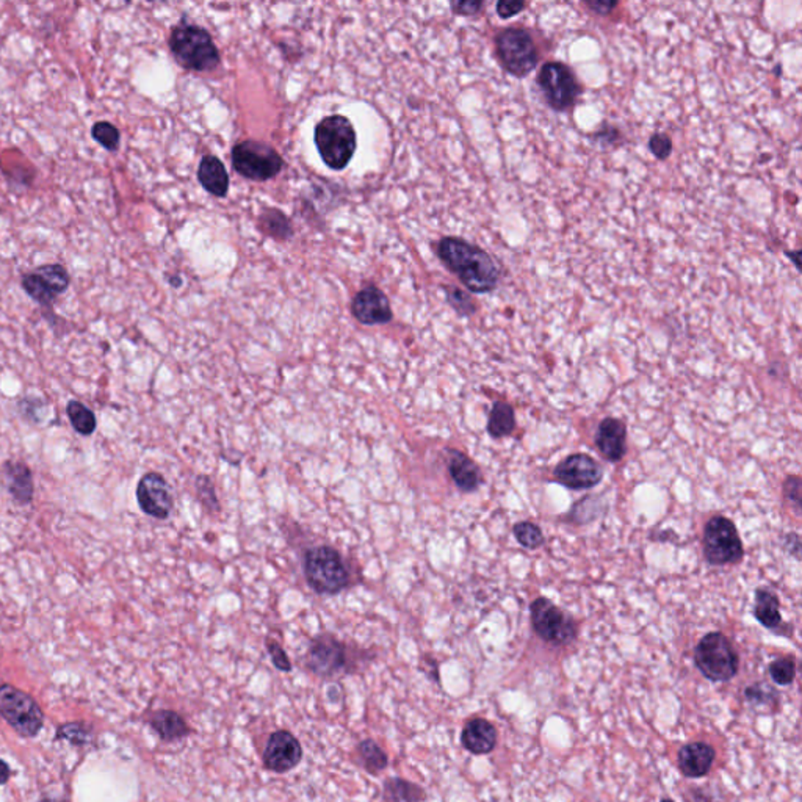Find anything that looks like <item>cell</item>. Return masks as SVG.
I'll list each match as a JSON object with an SVG mask.
<instances>
[{
  "mask_svg": "<svg viewBox=\"0 0 802 802\" xmlns=\"http://www.w3.org/2000/svg\"><path fill=\"white\" fill-rule=\"evenodd\" d=\"M436 253L467 291L483 295L497 289L500 266L483 248L458 237H444Z\"/></svg>",
  "mask_w": 802,
  "mask_h": 802,
  "instance_id": "cell-1",
  "label": "cell"
},
{
  "mask_svg": "<svg viewBox=\"0 0 802 802\" xmlns=\"http://www.w3.org/2000/svg\"><path fill=\"white\" fill-rule=\"evenodd\" d=\"M168 45L176 61L188 71H214L220 65V53L210 33L196 24L179 22L171 30Z\"/></svg>",
  "mask_w": 802,
  "mask_h": 802,
  "instance_id": "cell-2",
  "label": "cell"
},
{
  "mask_svg": "<svg viewBox=\"0 0 802 802\" xmlns=\"http://www.w3.org/2000/svg\"><path fill=\"white\" fill-rule=\"evenodd\" d=\"M303 570L306 582L317 594H339L348 588L351 582L342 555L330 545H317L306 550Z\"/></svg>",
  "mask_w": 802,
  "mask_h": 802,
  "instance_id": "cell-3",
  "label": "cell"
},
{
  "mask_svg": "<svg viewBox=\"0 0 802 802\" xmlns=\"http://www.w3.org/2000/svg\"><path fill=\"white\" fill-rule=\"evenodd\" d=\"M315 146L328 168H347L357 148L356 130L348 118L342 115L326 117L315 127Z\"/></svg>",
  "mask_w": 802,
  "mask_h": 802,
  "instance_id": "cell-4",
  "label": "cell"
},
{
  "mask_svg": "<svg viewBox=\"0 0 802 802\" xmlns=\"http://www.w3.org/2000/svg\"><path fill=\"white\" fill-rule=\"evenodd\" d=\"M495 55L506 72L524 78L536 70L539 53L535 39L522 27H506L495 35Z\"/></svg>",
  "mask_w": 802,
  "mask_h": 802,
  "instance_id": "cell-5",
  "label": "cell"
},
{
  "mask_svg": "<svg viewBox=\"0 0 802 802\" xmlns=\"http://www.w3.org/2000/svg\"><path fill=\"white\" fill-rule=\"evenodd\" d=\"M694 663L710 682H729L738 673L740 659L731 640L721 632H710L699 640Z\"/></svg>",
  "mask_w": 802,
  "mask_h": 802,
  "instance_id": "cell-6",
  "label": "cell"
},
{
  "mask_svg": "<svg viewBox=\"0 0 802 802\" xmlns=\"http://www.w3.org/2000/svg\"><path fill=\"white\" fill-rule=\"evenodd\" d=\"M702 550L707 563L712 566L740 563L744 557L743 541L733 520L725 516H713L704 528Z\"/></svg>",
  "mask_w": 802,
  "mask_h": 802,
  "instance_id": "cell-7",
  "label": "cell"
},
{
  "mask_svg": "<svg viewBox=\"0 0 802 802\" xmlns=\"http://www.w3.org/2000/svg\"><path fill=\"white\" fill-rule=\"evenodd\" d=\"M233 165L240 176L262 182L278 176L284 167V160L270 144L246 140L233 146Z\"/></svg>",
  "mask_w": 802,
  "mask_h": 802,
  "instance_id": "cell-8",
  "label": "cell"
},
{
  "mask_svg": "<svg viewBox=\"0 0 802 802\" xmlns=\"http://www.w3.org/2000/svg\"><path fill=\"white\" fill-rule=\"evenodd\" d=\"M545 102L555 111L569 110L582 94V85L574 71L561 61H547L541 66L536 78Z\"/></svg>",
  "mask_w": 802,
  "mask_h": 802,
  "instance_id": "cell-9",
  "label": "cell"
},
{
  "mask_svg": "<svg viewBox=\"0 0 802 802\" xmlns=\"http://www.w3.org/2000/svg\"><path fill=\"white\" fill-rule=\"evenodd\" d=\"M535 634L552 646H568L577 638L576 621L547 597H537L530 607Z\"/></svg>",
  "mask_w": 802,
  "mask_h": 802,
  "instance_id": "cell-10",
  "label": "cell"
},
{
  "mask_svg": "<svg viewBox=\"0 0 802 802\" xmlns=\"http://www.w3.org/2000/svg\"><path fill=\"white\" fill-rule=\"evenodd\" d=\"M0 715L26 738L37 737L45 721L38 704L27 692L8 683L0 686Z\"/></svg>",
  "mask_w": 802,
  "mask_h": 802,
  "instance_id": "cell-11",
  "label": "cell"
},
{
  "mask_svg": "<svg viewBox=\"0 0 802 802\" xmlns=\"http://www.w3.org/2000/svg\"><path fill=\"white\" fill-rule=\"evenodd\" d=\"M305 665L312 674L322 679H332L349 673L348 647L334 634H318L309 644Z\"/></svg>",
  "mask_w": 802,
  "mask_h": 802,
  "instance_id": "cell-12",
  "label": "cell"
},
{
  "mask_svg": "<svg viewBox=\"0 0 802 802\" xmlns=\"http://www.w3.org/2000/svg\"><path fill=\"white\" fill-rule=\"evenodd\" d=\"M70 284V273L61 264L38 266L20 279V285L27 295L45 309H53L55 299L68 291Z\"/></svg>",
  "mask_w": 802,
  "mask_h": 802,
  "instance_id": "cell-13",
  "label": "cell"
},
{
  "mask_svg": "<svg viewBox=\"0 0 802 802\" xmlns=\"http://www.w3.org/2000/svg\"><path fill=\"white\" fill-rule=\"evenodd\" d=\"M560 485L572 491H588L602 483L603 469L586 454H569L553 471Z\"/></svg>",
  "mask_w": 802,
  "mask_h": 802,
  "instance_id": "cell-14",
  "label": "cell"
},
{
  "mask_svg": "<svg viewBox=\"0 0 802 802\" xmlns=\"http://www.w3.org/2000/svg\"><path fill=\"white\" fill-rule=\"evenodd\" d=\"M136 502L144 514L159 520L168 519L175 506V498L168 481L159 472L143 475L136 485Z\"/></svg>",
  "mask_w": 802,
  "mask_h": 802,
  "instance_id": "cell-15",
  "label": "cell"
},
{
  "mask_svg": "<svg viewBox=\"0 0 802 802\" xmlns=\"http://www.w3.org/2000/svg\"><path fill=\"white\" fill-rule=\"evenodd\" d=\"M303 760V746L289 731L273 732L264 750V765L272 773H287L297 768Z\"/></svg>",
  "mask_w": 802,
  "mask_h": 802,
  "instance_id": "cell-16",
  "label": "cell"
},
{
  "mask_svg": "<svg viewBox=\"0 0 802 802\" xmlns=\"http://www.w3.org/2000/svg\"><path fill=\"white\" fill-rule=\"evenodd\" d=\"M351 312L359 323L367 326L390 323L394 318L388 297L375 285L357 291L356 297L353 298Z\"/></svg>",
  "mask_w": 802,
  "mask_h": 802,
  "instance_id": "cell-17",
  "label": "cell"
},
{
  "mask_svg": "<svg viewBox=\"0 0 802 802\" xmlns=\"http://www.w3.org/2000/svg\"><path fill=\"white\" fill-rule=\"evenodd\" d=\"M627 428L621 419L605 417L595 431V446L609 462H619L626 456Z\"/></svg>",
  "mask_w": 802,
  "mask_h": 802,
  "instance_id": "cell-18",
  "label": "cell"
},
{
  "mask_svg": "<svg viewBox=\"0 0 802 802\" xmlns=\"http://www.w3.org/2000/svg\"><path fill=\"white\" fill-rule=\"evenodd\" d=\"M446 469L461 492L472 494L483 485V473L477 462L456 448L446 450Z\"/></svg>",
  "mask_w": 802,
  "mask_h": 802,
  "instance_id": "cell-19",
  "label": "cell"
},
{
  "mask_svg": "<svg viewBox=\"0 0 802 802\" xmlns=\"http://www.w3.org/2000/svg\"><path fill=\"white\" fill-rule=\"evenodd\" d=\"M2 479L8 494L16 503L29 505L35 495V483L30 467L22 461H7L2 467Z\"/></svg>",
  "mask_w": 802,
  "mask_h": 802,
  "instance_id": "cell-20",
  "label": "cell"
},
{
  "mask_svg": "<svg viewBox=\"0 0 802 802\" xmlns=\"http://www.w3.org/2000/svg\"><path fill=\"white\" fill-rule=\"evenodd\" d=\"M716 752L710 744L702 741L688 743L679 750V768L690 779L704 777L712 770Z\"/></svg>",
  "mask_w": 802,
  "mask_h": 802,
  "instance_id": "cell-21",
  "label": "cell"
},
{
  "mask_svg": "<svg viewBox=\"0 0 802 802\" xmlns=\"http://www.w3.org/2000/svg\"><path fill=\"white\" fill-rule=\"evenodd\" d=\"M461 743L475 756L491 754L497 744V729L487 719H471L462 729Z\"/></svg>",
  "mask_w": 802,
  "mask_h": 802,
  "instance_id": "cell-22",
  "label": "cell"
},
{
  "mask_svg": "<svg viewBox=\"0 0 802 802\" xmlns=\"http://www.w3.org/2000/svg\"><path fill=\"white\" fill-rule=\"evenodd\" d=\"M198 179L209 193L218 198L226 196L229 190V176L218 157L206 156L200 160Z\"/></svg>",
  "mask_w": 802,
  "mask_h": 802,
  "instance_id": "cell-23",
  "label": "cell"
},
{
  "mask_svg": "<svg viewBox=\"0 0 802 802\" xmlns=\"http://www.w3.org/2000/svg\"><path fill=\"white\" fill-rule=\"evenodd\" d=\"M151 727L163 741H179L192 733L185 718L173 710H159L151 716Z\"/></svg>",
  "mask_w": 802,
  "mask_h": 802,
  "instance_id": "cell-24",
  "label": "cell"
},
{
  "mask_svg": "<svg viewBox=\"0 0 802 802\" xmlns=\"http://www.w3.org/2000/svg\"><path fill=\"white\" fill-rule=\"evenodd\" d=\"M754 616L765 628H770V630H776L782 624L781 602H779L776 593H773L768 588H758L756 591Z\"/></svg>",
  "mask_w": 802,
  "mask_h": 802,
  "instance_id": "cell-25",
  "label": "cell"
},
{
  "mask_svg": "<svg viewBox=\"0 0 802 802\" xmlns=\"http://www.w3.org/2000/svg\"><path fill=\"white\" fill-rule=\"evenodd\" d=\"M382 798L386 802H421L427 799V791L406 779L389 777L382 785Z\"/></svg>",
  "mask_w": 802,
  "mask_h": 802,
  "instance_id": "cell-26",
  "label": "cell"
},
{
  "mask_svg": "<svg viewBox=\"0 0 802 802\" xmlns=\"http://www.w3.org/2000/svg\"><path fill=\"white\" fill-rule=\"evenodd\" d=\"M514 430H516V413H514V408L506 401H495L492 405L491 413H489V421H487L486 431L494 439H502V438H506V436H511Z\"/></svg>",
  "mask_w": 802,
  "mask_h": 802,
  "instance_id": "cell-27",
  "label": "cell"
},
{
  "mask_svg": "<svg viewBox=\"0 0 802 802\" xmlns=\"http://www.w3.org/2000/svg\"><path fill=\"white\" fill-rule=\"evenodd\" d=\"M357 757L364 770L372 776H380L388 768L389 757L381 746L375 740L367 738L357 744Z\"/></svg>",
  "mask_w": 802,
  "mask_h": 802,
  "instance_id": "cell-28",
  "label": "cell"
},
{
  "mask_svg": "<svg viewBox=\"0 0 802 802\" xmlns=\"http://www.w3.org/2000/svg\"><path fill=\"white\" fill-rule=\"evenodd\" d=\"M66 414H68V419L71 421V427L80 436H91L96 431V414L82 401H70L66 405Z\"/></svg>",
  "mask_w": 802,
  "mask_h": 802,
  "instance_id": "cell-29",
  "label": "cell"
},
{
  "mask_svg": "<svg viewBox=\"0 0 802 802\" xmlns=\"http://www.w3.org/2000/svg\"><path fill=\"white\" fill-rule=\"evenodd\" d=\"M259 229L262 233L276 240L291 239V221L285 217L284 212L278 209H266L259 217Z\"/></svg>",
  "mask_w": 802,
  "mask_h": 802,
  "instance_id": "cell-30",
  "label": "cell"
},
{
  "mask_svg": "<svg viewBox=\"0 0 802 802\" xmlns=\"http://www.w3.org/2000/svg\"><path fill=\"white\" fill-rule=\"evenodd\" d=\"M512 535L524 549L536 550L544 544V533L536 524L522 520L512 527Z\"/></svg>",
  "mask_w": 802,
  "mask_h": 802,
  "instance_id": "cell-31",
  "label": "cell"
},
{
  "mask_svg": "<svg viewBox=\"0 0 802 802\" xmlns=\"http://www.w3.org/2000/svg\"><path fill=\"white\" fill-rule=\"evenodd\" d=\"M91 136L107 151H117L121 142V132L115 124L109 121H97L91 129Z\"/></svg>",
  "mask_w": 802,
  "mask_h": 802,
  "instance_id": "cell-32",
  "label": "cell"
},
{
  "mask_svg": "<svg viewBox=\"0 0 802 802\" xmlns=\"http://www.w3.org/2000/svg\"><path fill=\"white\" fill-rule=\"evenodd\" d=\"M770 675L774 683L781 686L791 685L796 677V661L793 657L777 659L770 665Z\"/></svg>",
  "mask_w": 802,
  "mask_h": 802,
  "instance_id": "cell-33",
  "label": "cell"
},
{
  "mask_svg": "<svg viewBox=\"0 0 802 802\" xmlns=\"http://www.w3.org/2000/svg\"><path fill=\"white\" fill-rule=\"evenodd\" d=\"M194 486H196V494H198V498H200L202 506L209 512L220 511V502H218V497H217L212 479H209L208 475H200L196 479Z\"/></svg>",
  "mask_w": 802,
  "mask_h": 802,
  "instance_id": "cell-34",
  "label": "cell"
},
{
  "mask_svg": "<svg viewBox=\"0 0 802 802\" xmlns=\"http://www.w3.org/2000/svg\"><path fill=\"white\" fill-rule=\"evenodd\" d=\"M446 299L454 311L458 312L462 317H471L477 311V306L473 303L472 298L467 295L466 291H460L456 287H446Z\"/></svg>",
  "mask_w": 802,
  "mask_h": 802,
  "instance_id": "cell-35",
  "label": "cell"
},
{
  "mask_svg": "<svg viewBox=\"0 0 802 802\" xmlns=\"http://www.w3.org/2000/svg\"><path fill=\"white\" fill-rule=\"evenodd\" d=\"M744 696L749 700L750 704L760 706V704H766V702H774L777 699V692L768 683L758 682L756 685L748 686Z\"/></svg>",
  "mask_w": 802,
  "mask_h": 802,
  "instance_id": "cell-36",
  "label": "cell"
},
{
  "mask_svg": "<svg viewBox=\"0 0 802 802\" xmlns=\"http://www.w3.org/2000/svg\"><path fill=\"white\" fill-rule=\"evenodd\" d=\"M266 646L274 667L279 669V671H282V673H291L293 667H291V659L285 652L284 647L281 646L278 641L273 640V638H266Z\"/></svg>",
  "mask_w": 802,
  "mask_h": 802,
  "instance_id": "cell-37",
  "label": "cell"
},
{
  "mask_svg": "<svg viewBox=\"0 0 802 802\" xmlns=\"http://www.w3.org/2000/svg\"><path fill=\"white\" fill-rule=\"evenodd\" d=\"M649 151L659 160H667L673 154V140L663 132H657L649 138Z\"/></svg>",
  "mask_w": 802,
  "mask_h": 802,
  "instance_id": "cell-38",
  "label": "cell"
},
{
  "mask_svg": "<svg viewBox=\"0 0 802 802\" xmlns=\"http://www.w3.org/2000/svg\"><path fill=\"white\" fill-rule=\"evenodd\" d=\"M593 140L599 143L602 148H613V146H618L624 140V135H622L621 130L618 129V127L605 124L603 127L595 132L594 135H593Z\"/></svg>",
  "mask_w": 802,
  "mask_h": 802,
  "instance_id": "cell-39",
  "label": "cell"
},
{
  "mask_svg": "<svg viewBox=\"0 0 802 802\" xmlns=\"http://www.w3.org/2000/svg\"><path fill=\"white\" fill-rule=\"evenodd\" d=\"M801 479L798 475H790L783 481V495L793 503L796 511L801 510Z\"/></svg>",
  "mask_w": 802,
  "mask_h": 802,
  "instance_id": "cell-40",
  "label": "cell"
},
{
  "mask_svg": "<svg viewBox=\"0 0 802 802\" xmlns=\"http://www.w3.org/2000/svg\"><path fill=\"white\" fill-rule=\"evenodd\" d=\"M525 7H527L525 2H519V0H500V2H497V5H495V10H497L498 18H500V20H511L514 16H518L519 13H522Z\"/></svg>",
  "mask_w": 802,
  "mask_h": 802,
  "instance_id": "cell-41",
  "label": "cell"
},
{
  "mask_svg": "<svg viewBox=\"0 0 802 802\" xmlns=\"http://www.w3.org/2000/svg\"><path fill=\"white\" fill-rule=\"evenodd\" d=\"M483 7H485V4L479 0H462V2L452 4L454 13L460 14V16H475L483 10Z\"/></svg>",
  "mask_w": 802,
  "mask_h": 802,
  "instance_id": "cell-42",
  "label": "cell"
},
{
  "mask_svg": "<svg viewBox=\"0 0 802 802\" xmlns=\"http://www.w3.org/2000/svg\"><path fill=\"white\" fill-rule=\"evenodd\" d=\"M585 5L593 13L599 14V16H609L615 12L616 8L619 7L618 2H610V0H589V2H585Z\"/></svg>",
  "mask_w": 802,
  "mask_h": 802,
  "instance_id": "cell-43",
  "label": "cell"
},
{
  "mask_svg": "<svg viewBox=\"0 0 802 802\" xmlns=\"http://www.w3.org/2000/svg\"><path fill=\"white\" fill-rule=\"evenodd\" d=\"M84 732V727H80L78 724H68L60 729L59 735L71 740L72 743H80V741H85Z\"/></svg>",
  "mask_w": 802,
  "mask_h": 802,
  "instance_id": "cell-44",
  "label": "cell"
},
{
  "mask_svg": "<svg viewBox=\"0 0 802 802\" xmlns=\"http://www.w3.org/2000/svg\"><path fill=\"white\" fill-rule=\"evenodd\" d=\"M12 776V770L4 760H0V785L8 782V779Z\"/></svg>",
  "mask_w": 802,
  "mask_h": 802,
  "instance_id": "cell-45",
  "label": "cell"
},
{
  "mask_svg": "<svg viewBox=\"0 0 802 802\" xmlns=\"http://www.w3.org/2000/svg\"><path fill=\"white\" fill-rule=\"evenodd\" d=\"M789 258L793 259V264H795L796 268H799V264H801V259H799V256H801V251H796V253H787Z\"/></svg>",
  "mask_w": 802,
  "mask_h": 802,
  "instance_id": "cell-46",
  "label": "cell"
},
{
  "mask_svg": "<svg viewBox=\"0 0 802 802\" xmlns=\"http://www.w3.org/2000/svg\"><path fill=\"white\" fill-rule=\"evenodd\" d=\"M661 802H674V801H673V799H669V798H667V799H661Z\"/></svg>",
  "mask_w": 802,
  "mask_h": 802,
  "instance_id": "cell-47",
  "label": "cell"
}]
</instances>
